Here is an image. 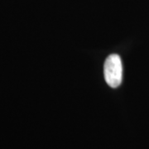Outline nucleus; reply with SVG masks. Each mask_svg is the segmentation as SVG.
Wrapping results in <instances>:
<instances>
[{"instance_id": "1", "label": "nucleus", "mask_w": 149, "mask_h": 149, "mask_svg": "<svg viewBox=\"0 0 149 149\" xmlns=\"http://www.w3.org/2000/svg\"><path fill=\"white\" fill-rule=\"evenodd\" d=\"M104 79L112 88H117L122 83L123 65L117 54H112L106 59L104 66Z\"/></svg>"}]
</instances>
